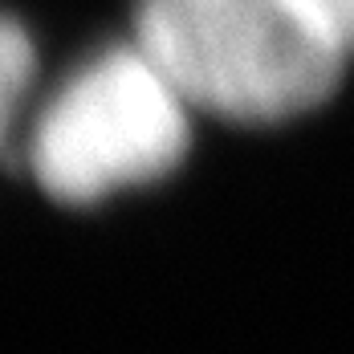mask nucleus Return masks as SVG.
<instances>
[{
	"instance_id": "7ed1b4c3",
	"label": "nucleus",
	"mask_w": 354,
	"mask_h": 354,
	"mask_svg": "<svg viewBox=\"0 0 354 354\" xmlns=\"http://www.w3.org/2000/svg\"><path fill=\"white\" fill-rule=\"evenodd\" d=\"M29 82H33V41L12 17H0V142Z\"/></svg>"
},
{
	"instance_id": "f257e3e1",
	"label": "nucleus",
	"mask_w": 354,
	"mask_h": 354,
	"mask_svg": "<svg viewBox=\"0 0 354 354\" xmlns=\"http://www.w3.org/2000/svg\"><path fill=\"white\" fill-rule=\"evenodd\" d=\"M135 29L179 98L228 122L322 106L346 57L297 0H142Z\"/></svg>"
},
{
	"instance_id": "20e7f679",
	"label": "nucleus",
	"mask_w": 354,
	"mask_h": 354,
	"mask_svg": "<svg viewBox=\"0 0 354 354\" xmlns=\"http://www.w3.org/2000/svg\"><path fill=\"white\" fill-rule=\"evenodd\" d=\"M297 4L330 33L334 45L354 53V0H297Z\"/></svg>"
},
{
	"instance_id": "f03ea898",
	"label": "nucleus",
	"mask_w": 354,
	"mask_h": 354,
	"mask_svg": "<svg viewBox=\"0 0 354 354\" xmlns=\"http://www.w3.org/2000/svg\"><path fill=\"white\" fill-rule=\"evenodd\" d=\"M187 102L135 49L86 62L49 98L29 139L33 179L62 204H94L118 187L155 183L187 155Z\"/></svg>"
}]
</instances>
